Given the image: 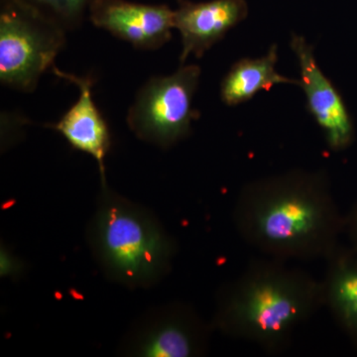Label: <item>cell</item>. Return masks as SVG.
<instances>
[{
  "instance_id": "1",
  "label": "cell",
  "mask_w": 357,
  "mask_h": 357,
  "mask_svg": "<svg viewBox=\"0 0 357 357\" xmlns=\"http://www.w3.org/2000/svg\"><path fill=\"white\" fill-rule=\"evenodd\" d=\"M232 220L244 243L285 261L326 259L344 234V215L321 170L297 169L248 183Z\"/></svg>"
},
{
  "instance_id": "2",
  "label": "cell",
  "mask_w": 357,
  "mask_h": 357,
  "mask_svg": "<svg viewBox=\"0 0 357 357\" xmlns=\"http://www.w3.org/2000/svg\"><path fill=\"white\" fill-rule=\"evenodd\" d=\"M325 307L323 282L285 260H253L218 290L211 326L269 354L283 351L294 333Z\"/></svg>"
},
{
  "instance_id": "3",
  "label": "cell",
  "mask_w": 357,
  "mask_h": 357,
  "mask_svg": "<svg viewBox=\"0 0 357 357\" xmlns=\"http://www.w3.org/2000/svg\"><path fill=\"white\" fill-rule=\"evenodd\" d=\"M89 251L107 280L149 289L170 274L177 243L153 211L100 185L86 230Z\"/></svg>"
},
{
  "instance_id": "4",
  "label": "cell",
  "mask_w": 357,
  "mask_h": 357,
  "mask_svg": "<svg viewBox=\"0 0 357 357\" xmlns=\"http://www.w3.org/2000/svg\"><path fill=\"white\" fill-rule=\"evenodd\" d=\"M66 30L32 7L1 0L0 81L16 91L31 93L40 77L53 68L64 48Z\"/></svg>"
},
{
  "instance_id": "5",
  "label": "cell",
  "mask_w": 357,
  "mask_h": 357,
  "mask_svg": "<svg viewBox=\"0 0 357 357\" xmlns=\"http://www.w3.org/2000/svg\"><path fill=\"white\" fill-rule=\"evenodd\" d=\"M201 68L182 65L170 76L153 77L138 91L128 124L137 138L170 148L189 136L199 112L192 109Z\"/></svg>"
},
{
  "instance_id": "6",
  "label": "cell",
  "mask_w": 357,
  "mask_h": 357,
  "mask_svg": "<svg viewBox=\"0 0 357 357\" xmlns=\"http://www.w3.org/2000/svg\"><path fill=\"white\" fill-rule=\"evenodd\" d=\"M211 323L194 307L170 302L138 317L121 338L117 354L129 357H198L208 351Z\"/></svg>"
},
{
  "instance_id": "7",
  "label": "cell",
  "mask_w": 357,
  "mask_h": 357,
  "mask_svg": "<svg viewBox=\"0 0 357 357\" xmlns=\"http://www.w3.org/2000/svg\"><path fill=\"white\" fill-rule=\"evenodd\" d=\"M290 47L299 64V86L306 96L307 110L328 148L335 152L347 149L354 139V128L342 96L319 68L314 47L304 37L292 34Z\"/></svg>"
},
{
  "instance_id": "8",
  "label": "cell",
  "mask_w": 357,
  "mask_h": 357,
  "mask_svg": "<svg viewBox=\"0 0 357 357\" xmlns=\"http://www.w3.org/2000/svg\"><path fill=\"white\" fill-rule=\"evenodd\" d=\"M89 18L135 48L157 50L172 38L175 11L165 4L148 6L128 0H91Z\"/></svg>"
},
{
  "instance_id": "9",
  "label": "cell",
  "mask_w": 357,
  "mask_h": 357,
  "mask_svg": "<svg viewBox=\"0 0 357 357\" xmlns=\"http://www.w3.org/2000/svg\"><path fill=\"white\" fill-rule=\"evenodd\" d=\"M174 11V26L182 38L180 62L184 64L190 55L203 57L227 32L245 20L248 6L245 0H178Z\"/></svg>"
},
{
  "instance_id": "10",
  "label": "cell",
  "mask_w": 357,
  "mask_h": 357,
  "mask_svg": "<svg viewBox=\"0 0 357 357\" xmlns=\"http://www.w3.org/2000/svg\"><path fill=\"white\" fill-rule=\"evenodd\" d=\"M52 69L56 76L76 84L79 89V96L57 123L46 126L62 134L75 149L93 157L100 168L102 184H105L107 182L105 161L112 146V137L107 121L93 102V81L89 77H79L62 72L55 66Z\"/></svg>"
},
{
  "instance_id": "11",
  "label": "cell",
  "mask_w": 357,
  "mask_h": 357,
  "mask_svg": "<svg viewBox=\"0 0 357 357\" xmlns=\"http://www.w3.org/2000/svg\"><path fill=\"white\" fill-rule=\"evenodd\" d=\"M325 260V307L357 347V250L338 244Z\"/></svg>"
},
{
  "instance_id": "12",
  "label": "cell",
  "mask_w": 357,
  "mask_h": 357,
  "mask_svg": "<svg viewBox=\"0 0 357 357\" xmlns=\"http://www.w3.org/2000/svg\"><path fill=\"white\" fill-rule=\"evenodd\" d=\"M278 47H270L266 55L260 58H244L237 61L223 77L220 98L225 105L236 107L252 100L259 91H269L276 84L300 86L299 79H289L277 72Z\"/></svg>"
},
{
  "instance_id": "13",
  "label": "cell",
  "mask_w": 357,
  "mask_h": 357,
  "mask_svg": "<svg viewBox=\"0 0 357 357\" xmlns=\"http://www.w3.org/2000/svg\"><path fill=\"white\" fill-rule=\"evenodd\" d=\"M32 7L66 31L81 25L91 0H16Z\"/></svg>"
},
{
  "instance_id": "14",
  "label": "cell",
  "mask_w": 357,
  "mask_h": 357,
  "mask_svg": "<svg viewBox=\"0 0 357 357\" xmlns=\"http://www.w3.org/2000/svg\"><path fill=\"white\" fill-rule=\"evenodd\" d=\"M24 261L14 255L10 248L1 243L0 248V276L1 278H9L17 280L25 273Z\"/></svg>"
},
{
  "instance_id": "15",
  "label": "cell",
  "mask_w": 357,
  "mask_h": 357,
  "mask_svg": "<svg viewBox=\"0 0 357 357\" xmlns=\"http://www.w3.org/2000/svg\"><path fill=\"white\" fill-rule=\"evenodd\" d=\"M344 234L349 236L351 248L357 250V202L344 215Z\"/></svg>"
}]
</instances>
